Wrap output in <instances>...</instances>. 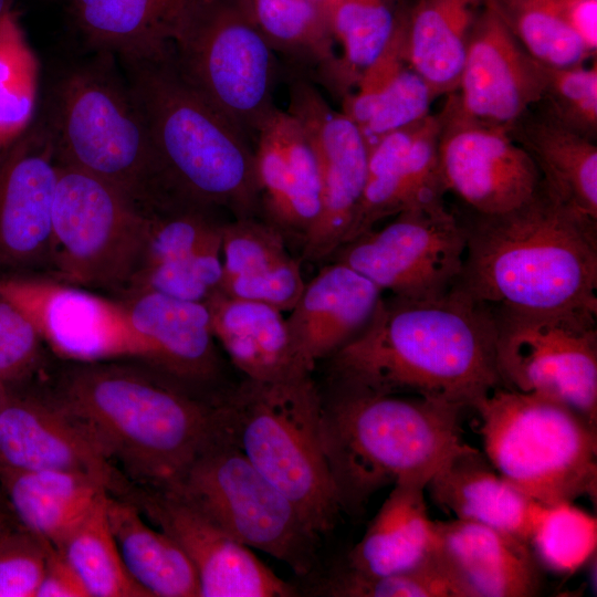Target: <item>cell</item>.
Segmentation results:
<instances>
[{
    "instance_id": "obj_29",
    "label": "cell",
    "mask_w": 597,
    "mask_h": 597,
    "mask_svg": "<svg viewBox=\"0 0 597 597\" xmlns=\"http://www.w3.org/2000/svg\"><path fill=\"white\" fill-rule=\"evenodd\" d=\"M407 12L405 3L388 44L342 100V112L359 128L368 148L385 135L428 116L437 98L407 59Z\"/></svg>"
},
{
    "instance_id": "obj_1",
    "label": "cell",
    "mask_w": 597,
    "mask_h": 597,
    "mask_svg": "<svg viewBox=\"0 0 597 597\" xmlns=\"http://www.w3.org/2000/svg\"><path fill=\"white\" fill-rule=\"evenodd\" d=\"M495 342L492 307L458 287L430 298L381 297L364 329L327 358L329 388L473 408L502 387Z\"/></svg>"
},
{
    "instance_id": "obj_34",
    "label": "cell",
    "mask_w": 597,
    "mask_h": 597,
    "mask_svg": "<svg viewBox=\"0 0 597 597\" xmlns=\"http://www.w3.org/2000/svg\"><path fill=\"white\" fill-rule=\"evenodd\" d=\"M106 512L124 566L148 597H199L197 573L168 534L123 498L107 494Z\"/></svg>"
},
{
    "instance_id": "obj_32",
    "label": "cell",
    "mask_w": 597,
    "mask_h": 597,
    "mask_svg": "<svg viewBox=\"0 0 597 597\" xmlns=\"http://www.w3.org/2000/svg\"><path fill=\"white\" fill-rule=\"evenodd\" d=\"M533 159L546 191L597 220V146L546 113H525L509 129Z\"/></svg>"
},
{
    "instance_id": "obj_35",
    "label": "cell",
    "mask_w": 597,
    "mask_h": 597,
    "mask_svg": "<svg viewBox=\"0 0 597 597\" xmlns=\"http://www.w3.org/2000/svg\"><path fill=\"white\" fill-rule=\"evenodd\" d=\"M485 0H417L408 7L406 55L436 96L457 91L472 25Z\"/></svg>"
},
{
    "instance_id": "obj_19",
    "label": "cell",
    "mask_w": 597,
    "mask_h": 597,
    "mask_svg": "<svg viewBox=\"0 0 597 597\" xmlns=\"http://www.w3.org/2000/svg\"><path fill=\"white\" fill-rule=\"evenodd\" d=\"M184 551L199 597H292L295 589L201 511L169 490L133 484L125 499Z\"/></svg>"
},
{
    "instance_id": "obj_40",
    "label": "cell",
    "mask_w": 597,
    "mask_h": 597,
    "mask_svg": "<svg viewBox=\"0 0 597 597\" xmlns=\"http://www.w3.org/2000/svg\"><path fill=\"white\" fill-rule=\"evenodd\" d=\"M495 4L523 48L540 63L567 67L596 57L566 24L562 0H495Z\"/></svg>"
},
{
    "instance_id": "obj_45",
    "label": "cell",
    "mask_w": 597,
    "mask_h": 597,
    "mask_svg": "<svg viewBox=\"0 0 597 597\" xmlns=\"http://www.w3.org/2000/svg\"><path fill=\"white\" fill-rule=\"evenodd\" d=\"M48 544L20 525L0 537V597H35Z\"/></svg>"
},
{
    "instance_id": "obj_8",
    "label": "cell",
    "mask_w": 597,
    "mask_h": 597,
    "mask_svg": "<svg viewBox=\"0 0 597 597\" xmlns=\"http://www.w3.org/2000/svg\"><path fill=\"white\" fill-rule=\"evenodd\" d=\"M483 453L515 489L540 504L597 495V426L569 407L498 387L473 407Z\"/></svg>"
},
{
    "instance_id": "obj_51",
    "label": "cell",
    "mask_w": 597,
    "mask_h": 597,
    "mask_svg": "<svg viewBox=\"0 0 597 597\" xmlns=\"http://www.w3.org/2000/svg\"><path fill=\"white\" fill-rule=\"evenodd\" d=\"M2 389H3V384L0 381V397H1V394H2Z\"/></svg>"
},
{
    "instance_id": "obj_43",
    "label": "cell",
    "mask_w": 597,
    "mask_h": 597,
    "mask_svg": "<svg viewBox=\"0 0 597 597\" xmlns=\"http://www.w3.org/2000/svg\"><path fill=\"white\" fill-rule=\"evenodd\" d=\"M542 111L566 128L594 140L597 136V64L544 65Z\"/></svg>"
},
{
    "instance_id": "obj_17",
    "label": "cell",
    "mask_w": 597,
    "mask_h": 597,
    "mask_svg": "<svg viewBox=\"0 0 597 597\" xmlns=\"http://www.w3.org/2000/svg\"><path fill=\"white\" fill-rule=\"evenodd\" d=\"M57 176L43 117L0 153V276H50Z\"/></svg>"
},
{
    "instance_id": "obj_12",
    "label": "cell",
    "mask_w": 597,
    "mask_h": 597,
    "mask_svg": "<svg viewBox=\"0 0 597 597\" xmlns=\"http://www.w3.org/2000/svg\"><path fill=\"white\" fill-rule=\"evenodd\" d=\"M492 310L502 387L561 402L597 426V312Z\"/></svg>"
},
{
    "instance_id": "obj_50",
    "label": "cell",
    "mask_w": 597,
    "mask_h": 597,
    "mask_svg": "<svg viewBox=\"0 0 597 597\" xmlns=\"http://www.w3.org/2000/svg\"><path fill=\"white\" fill-rule=\"evenodd\" d=\"M313 1L315 4H317L320 8H322V10L324 11V9L333 1V0H311Z\"/></svg>"
},
{
    "instance_id": "obj_48",
    "label": "cell",
    "mask_w": 597,
    "mask_h": 597,
    "mask_svg": "<svg viewBox=\"0 0 597 597\" xmlns=\"http://www.w3.org/2000/svg\"><path fill=\"white\" fill-rule=\"evenodd\" d=\"M19 526L0 488V537Z\"/></svg>"
},
{
    "instance_id": "obj_2",
    "label": "cell",
    "mask_w": 597,
    "mask_h": 597,
    "mask_svg": "<svg viewBox=\"0 0 597 597\" xmlns=\"http://www.w3.org/2000/svg\"><path fill=\"white\" fill-rule=\"evenodd\" d=\"M39 377L134 484L174 486L217 423L220 397L201 392L147 362L109 359L46 365Z\"/></svg>"
},
{
    "instance_id": "obj_6",
    "label": "cell",
    "mask_w": 597,
    "mask_h": 597,
    "mask_svg": "<svg viewBox=\"0 0 597 597\" xmlns=\"http://www.w3.org/2000/svg\"><path fill=\"white\" fill-rule=\"evenodd\" d=\"M115 57L95 52L55 83L43 119L57 164L106 181L148 216L182 207L166 185L146 122Z\"/></svg>"
},
{
    "instance_id": "obj_5",
    "label": "cell",
    "mask_w": 597,
    "mask_h": 597,
    "mask_svg": "<svg viewBox=\"0 0 597 597\" xmlns=\"http://www.w3.org/2000/svg\"><path fill=\"white\" fill-rule=\"evenodd\" d=\"M463 409L415 395L322 394V441L342 511L360 513L375 492L398 481H429L467 444Z\"/></svg>"
},
{
    "instance_id": "obj_47",
    "label": "cell",
    "mask_w": 597,
    "mask_h": 597,
    "mask_svg": "<svg viewBox=\"0 0 597 597\" xmlns=\"http://www.w3.org/2000/svg\"><path fill=\"white\" fill-rule=\"evenodd\" d=\"M562 11L569 29L596 55L597 0H562Z\"/></svg>"
},
{
    "instance_id": "obj_3",
    "label": "cell",
    "mask_w": 597,
    "mask_h": 597,
    "mask_svg": "<svg viewBox=\"0 0 597 597\" xmlns=\"http://www.w3.org/2000/svg\"><path fill=\"white\" fill-rule=\"evenodd\" d=\"M465 253L454 287L491 307L597 312V220L543 189L505 213L462 221Z\"/></svg>"
},
{
    "instance_id": "obj_36",
    "label": "cell",
    "mask_w": 597,
    "mask_h": 597,
    "mask_svg": "<svg viewBox=\"0 0 597 597\" xmlns=\"http://www.w3.org/2000/svg\"><path fill=\"white\" fill-rule=\"evenodd\" d=\"M251 21L275 53L325 86L338 54L326 15L311 0H241Z\"/></svg>"
},
{
    "instance_id": "obj_44",
    "label": "cell",
    "mask_w": 597,
    "mask_h": 597,
    "mask_svg": "<svg viewBox=\"0 0 597 597\" xmlns=\"http://www.w3.org/2000/svg\"><path fill=\"white\" fill-rule=\"evenodd\" d=\"M43 341L30 320L0 294V381L32 378L45 365Z\"/></svg>"
},
{
    "instance_id": "obj_25",
    "label": "cell",
    "mask_w": 597,
    "mask_h": 597,
    "mask_svg": "<svg viewBox=\"0 0 597 597\" xmlns=\"http://www.w3.org/2000/svg\"><path fill=\"white\" fill-rule=\"evenodd\" d=\"M383 291L353 268L329 261L308 282L286 323L306 366L327 359L370 321Z\"/></svg>"
},
{
    "instance_id": "obj_33",
    "label": "cell",
    "mask_w": 597,
    "mask_h": 597,
    "mask_svg": "<svg viewBox=\"0 0 597 597\" xmlns=\"http://www.w3.org/2000/svg\"><path fill=\"white\" fill-rule=\"evenodd\" d=\"M0 488L18 524L54 546L108 493L91 475L59 470L0 468Z\"/></svg>"
},
{
    "instance_id": "obj_31",
    "label": "cell",
    "mask_w": 597,
    "mask_h": 597,
    "mask_svg": "<svg viewBox=\"0 0 597 597\" xmlns=\"http://www.w3.org/2000/svg\"><path fill=\"white\" fill-rule=\"evenodd\" d=\"M192 0H67L84 43L118 59L170 53L177 25Z\"/></svg>"
},
{
    "instance_id": "obj_42",
    "label": "cell",
    "mask_w": 597,
    "mask_h": 597,
    "mask_svg": "<svg viewBox=\"0 0 597 597\" xmlns=\"http://www.w3.org/2000/svg\"><path fill=\"white\" fill-rule=\"evenodd\" d=\"M315 594L332 597H458L433 554L416 568L389 575L365 576L344 568L323 580Z\"/></svg>"
},
{
    "instance_id": "obj_46",
    "label": "cell",
    "mask_w": 597,
    "mask_h": 597,
    "mask_svg": "<svg viewBox=\"0 0 597 597\" xmlns=\"http://www.w3.org/2000/svg\"><path fill=\"white\" fill-rule=\"evenodd\" d=\"M35 597H88L72 566L51 543L48 544L44 572Z\"/></svg>"
},
{
    "instance_id": "obj_11",
    "label": "cell",
    "mask_w": 597,
    "mask_h": 597,
    "mask_svg": "<svg viewBox=\"0 0 597 597\" xmlns=\"http://www.w3.org/2000/svg\"><path fill=\"white\" fill-rule=\"evenodd\" d=\"M248 546L295 574L316 566L320 536L293 503L248 460L219 422L178 482L167 489Z\"/></svg>"
},
{
    "instance_id": "obj_22",
    "label": "cell",
    "mask_w": 597,
    "mask_h": 597,
    "mask_svg": "<svg viewBox=\"0 0 597 597\" xmlns=\"http://www.w3.org/2000/svg\"><path fill=\"white\" fill-rule=\"evenodd\" d=\"M118 300L151 349L150 365L210 396H219L233 385L226 378L206 302L185 301L151 290Z\"/></svg>"
},
{
    "instance_id": "obj_9",
    "label": "cell",
    "mask_w": 597,
    "mask_h": 597,
    "mask_svg": "<svg viewBox=\"0 0 597 597\" xmlns=\"http://www.w3.org/2000/svg\"><path fill=\"white\" fill-rule=\"evenodd\" d=\"M49 277L122 298L145 268L150 218L106 181L57 164Z\"/></svg>"
},
{
    "instance_id": "obj_37",
    "label": "cell",
    "mask_w": 597,
    "mask_h": 597,
    "mask_svg": "<svg viewBox=\"0 0 597 597\" xmlns=\"http://www.w3.org/2000/svg\"><path fill=\"white\" fill-rule=\"evenodd\" d=\"M400 0H333L324 13L335 42L341 45L325 87L341 101L381 54L397 27Z\"/></svg>"
},
{
    "instance_id": "obj_14",
    "label": "cell",
    "mask_w": 597,
    "mask_h": 597,
    "mask_svg": "<svg viewBox=\"0 0 597 597\" xmlns=\"http://www.w3.org/2000/svg\"><path fill=\"white\" fill-rule=\"evenodd\" d=\"M287 112L303 127L314 150L321 185L320 214L301 247L308 263L323 262L341 248L363 197L368 147L356 124L335 111L302 71L287 76Z\"/></svg>"
},
{
    "instance_id": "obj_16",
    "label": "cell",
    "mask_w": 597,
    "mask_h": 597,
    "mask_svg": "<svg viewBox=\"0 0 597 597\" xmlns=\"http://www.w3.org/2000/svg\"><path fill=\"white\" fill-rule=\"evenodd\" d=\"M0 468L84 473L97 479L108 494L118 498H124L133 484L38 375L3 385L0 397Z\"/></svg>"
},
{
    "instance_id": "obj_41",
    "label": "cell",
    "mask_w": 597,
    "mask_h": 597,
    "mask_svg": "<svg viewBox=\"0 0 597 597\" xmlns=\"http://www.w3.org/2000/svg\"><path fill=\"white\" fill-rule=\"evenodd\" d=\"M528 544L538 562L559 575H572L596 553L597 519L574 502L540 504Z\"/></svg>"
},
{
    "instance_id": "obj_28",
    "label": "cell",
    "mask_w": 597,
    "mask_h": 597,
    "mask_svg": "<svg viewBox=\"0 0 597 597\" xmlns=\"http://www.w3.org/2000/svg\"><path fill=\"white\" fill-rule=\"evenodd\" d=\"M221 293L291 311L305 281L287 241L260 217L224 221L221 234Z\"/></svg>"
},
{
    "instance_id": "obj_15",
    "label": "cell",
    "mask_w": 597,
    "mask_h": 597,
    "mask_svg": "<svg viewBox=\"0 0 597 597\" xmlns=\"http://www.w3.org/2000/svg\"><path fill=\"white\" fill-rule=\"evenodd\" d=\"M0 294L23 312L43 343L64 360L129 358L151 364V349L121 300L38 275L0 276Z\"/></svg>"
},
{
    "instance_id": "obj_20",
    "label": "cell",
    "mask_w": 597,
    "mask_h": 597,
    "mask_svg": "<svg viewBox=\"0 0 597 597\" xmlns=\"http://www.w3.org/2000/svg\"><path fill=\"white\" fill-rule=\"evenodd\" d=\"M544 67L485 0L472 25L459 85L447 95L454 112L473 122L510 129L544 91Z\"/></svg>"
},
{
    "instance_id": "obj_30",
    "label": "cell",
    "mask_w": 597,
    "mask_h": 597,
    "mask_svg": "<svg viewBox=\"0 0 597 597\" xmlns=\"http://www.w3.org/2000/svg\"><path fill=\"white\" fill-rule=\"evenodd\" d=\"M427 483L410 479L394 484L365 534L349 551L345 568L380 576L416 568L431 558L437 532L425 501Z\"/></svg>"
},
{
    "instance_id": "obj_4",
    "label": "cell",
    "mask_w": 597,
    "mask_h": 597,
    "mask_svg": "<svg viewBox=\"0 0 597 597\" xmlns=\"http://www.w3.org/2000/svg\"><path fill=\"white\" fill-rule=\"evenodd\" d=\"M146 122L166 185L180 203L233 218L260 217L254 145L191 87L171 52L118 59Z\"/></svg>"
},
{
    "instance_id": "obj_18",
    "label": "cell",
    "mask_w": 597,
    "mask_h": 597,
    "mask_svg": "<svg viewBox=\"0 0 597 597\" xmlns=\"http://www.w3.org/2000/svg\"><path fill=\"white\" fill-rule=\"evenodd\" d=\"M439 158L447 192L474 214L494 216L531 201L543 181L531 156L509 129L458 115L447 100Z\"/></svg>"
},
{
    "instance_id": "obj_13",
    "label": "cell",
    "mask_w": 597,
    "mask_h": 597,
    "mask_svg": "<svg viewBox=\"0 0 597 597\" xmlns=\"http://www.w3.org/2000/svg\"><path fill=\"white\" fill-rule=\"evenodd\" d=\"M464 253L462 220L446 208L399 213L344 243L329 261L347 264L392 296L421 300L455 285Z\"/></svg>"
},
{
    "instance_id": "obj_7",
    "label": "cell",
    "mask_w": 597,
    "mask_h": 597,
    "mask_svg": "<svg viewBox=\"0 0 597 597\" xmlns=\"http://www.w3.org/2000/svg\"><path fill=\"white\" fill-rule=\"evenodd\" d=\"M220 426L318 536L342 511L322 441V392L312 375L243 378L218 400Z\"/></svg>"
},
{
    "instance_id": "obj_27",
    "label": "cell",
    "mask_w": 597,
    "mask_h": 597,
    "mask_svg": "<svg viewBox=\"0 0 597 597\" xmlns=\"http://www.w3.org/2000/svg\"><path fill=\"white\" fill-rule=\"evenodd\" d=\"M426 491L453 519L481 524L528 543L540 503L509 483L483 451L467 443L434 472Z\"/></svg>"
},
{
    "instance_id": "obj_39",
    "label": "cell",
    "mask_w": 597,
    "mask_h": 597,
    "mask_svg": "<svg viewBox=\"0 0 597 597\" xmlns=\"http://www.w3.org/2000/svg\"><path fill=\"white\" fill-rule=\"evenodd\" d=\"M39 78L38 57L10 10L0 19V153L33 123Z\"/></svg>"
},
{
    "instance_id": "obj_49",
    "label": "cell",
    "mask_w": 597,
    "mask_h": 597,
    "mask_svg": "<svg viewBox=\"0 0 597 597\" xmlns=\"http://www.w3.org/2000/svg\"><path fill=\"white\" fill-rule=\"evenodd\" d=\"M14 0H0V19L10 10H13Z\"/></svg>"
},
{
    "instance_id": "obj_24",
    "label": "cell",
    "mask_w": 597,
    "mask_h": 597,
    "mask_svg": "<svg viewBox=\"0 0 597 597\" xmlns=\"http://www.w3.org/2000/svg\"><path fill=\"white\" fill-rule=\"evenodd\" d=\"M433 557L458 597H533L540 564L528 543L458 519L434 521Z\"/></svg>"
},
{
    "instance_id": "obj_38",
    "label": "cell",
    "mask_w": 597,
    "mask_h": 597,
    "mask_svg": "<svg viewBox=\"0 0 597 597\" xmlns=\"http://www.w3.org/2000/svg\"><path fill=\"white\" fill-rule=\"evenodd\" d=\"M107 494L55 547L72 566L88 597H148L122 561L108 524Z\"/></svg>"
},
{
    "instance_id": "obj_23",
    "label": "cell",
    "mask_w": 597,
    "mask_h": 597,
    "mask_svg": "<svg viewBox=\"0 0 597 597\" xmlns=\"http://www.w3.org/2000/svg\"><path fill=\"white\" fill-rule=\"evenodd\" d=\"M261 218L302 247L321 210L318 167L312 145L294 116L277 107L254 142Z\"/></svg>"
},
{
    "instance_id": "obj_21",
    "label": "cell",
    "mask_w": 597,
    "mask_h": 597,
    "mask_svg": "<svg viewBox=\"0 0 597 597\" xmlns=\"http://www.w3.org/2000/svg\"><path fill=\"white\" fill-rule=\"evenodd\" d=\"M441 111L391 132L368 148L367 177L346 242L408 211L446 209L439 158ZM339 249V248H338Z\"/></svg>"
},
{
    "instance_id": "obj_26",
    "label": "cell",
    "mask_w": 597,
    "mask_h": 597,
    "mask_svg": "<svg viewBox=\"0 0 597 597\" xmlns=\"http://www.w3.org/2000/svg\"><path fill=\"white\" fill-rule=\"evenodd\" d=\"M213 336L244 378L284 381L312 375L277 307L214 292L207 301Z\"/></svg>"
},
{
    "instance_id": "obj_10",
    "label": "cell",
    "mask_w": 597,
    "mask_h": 597,
    "mask_svg": "<svg viewBox=\"0 0 597 597\" xmlns=\"http://www.w3.org/2000/svg\"><path fill=\"white\" fill-rule=\"evenodd\" d=\"M275 54L241 0H192L171 40V60L184 80L253 145L276 107Z\"/></svg>"
}]
</instances>
